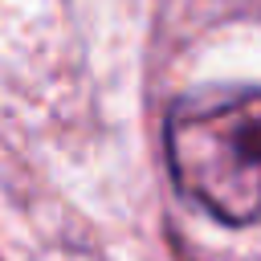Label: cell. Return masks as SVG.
<instances>
[{
    "label": "cell",
    "instance_id": "obj_1",
    "mask_svg": "<svg viewBox=\"0 0 261 261\" xmlns=\"http://www.w3.org/2000/svg\"><path fill=\"white\" fill-rule=\"evenodd\" d=\"M167 167L175 188L224 224L261 220V90H208L171 106Z\"/></svg>",
    "mask_w": 261,
    "mask_h": 261
}]
</instances>
